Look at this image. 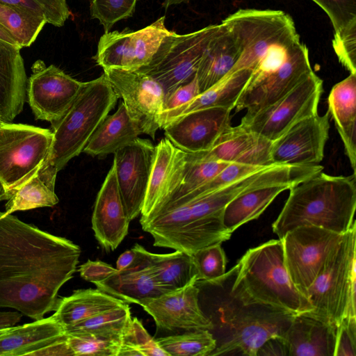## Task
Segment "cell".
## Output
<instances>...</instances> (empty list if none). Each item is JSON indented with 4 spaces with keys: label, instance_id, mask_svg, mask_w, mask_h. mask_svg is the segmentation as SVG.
Here are the masks:
<instances>
[{
    "label": "cell",
    "instance_id": "34",
    "mask_svg": "<svg viewBox=\"0 0 356 356\" xmlns=\"http://www.w3.org/2000/svg\"><path fill=\"white\" fill-rule=\"evenodd\" d=\"M132 319L129 303L102 312L65 328L66 333L85 334L121 341Z\"/></svg>",
    "mask_w": 356,
    "mask_h": 356
},
{
    "label": "cell",
    "instance_id": "3",
    "mask_svg": "<svg viewBox=\"0 0 356 356\" xmlns=\"http://www.w3.org/2000/svg\"><path fill=\"white\" fill-rule=\"evenodd\" d=\"M289 190L272 225L280 239L300 226L313 225L343 234L355 223V174L333 176L321 171Z\"/></svg>",
    "mask_w": 356,
    "mask_h": 356
},
{
    "label": "cell",
    "instance_id": "13",
    "mask_svg": "<svg viewBox=\"0 0 356 356\" xmlns=\"http://www.w3.org/2000/svg\"><path fill=\"white\" fill-rule=\"evenodd\" d=\"M118 97L123 99L127 113L139 130L155 139L160 128L165 94L162 87L149 75L115 68L104 70Z\"/></svg>",
    "mask_w": 356,
    "mask_h": 356
},
{
    "label": "cell",
    "instance_id": "51",
    "mask_svg": "<svg viewBox=\"0 0 356 356\" xmlns=\"http://www.w3.org/2000/svg\"><path fill=\"white\" fill-rule=\"evenodd\" d=\"M138 260V256L136 250L133 247L122 253L117 261L116 268L119 270L127 269L134 266Z\"/></svg>",
    "mask_w": 356,
    "mask_h": 356
},
{
    "label": "cell",
    "instance_id": "55",
    "mask_svg": "<svg viewBox=\"0 0 356 356\" xmlns=\"http://www.w3.org/2000/svg\"><path fill=\"white\" fill-rule=\"evenodd\" d=\"M9 198V194L4 185L0 180V202L7 200Z\"/></svg>",
    "mask_w": 356,
    "mask_h": 356
},
{
    "label": "cell",
    "instance_id": "24",
    "mask_svg": "<svg viewBox=\"0 0 356 356\" xmlns=\"http://www.w3.org/2000/svg\"><path fill=\"white\" fill-rule=\"evenodd\" d=\"M336 329L306 312L295 315L284 336L289 356H334Z\"/></svg>",
    "mask_w": 356,
    "mask_h": 356
},
{
    "label": "cell",
    "instance_id": "22",
    "mask_svg": "<svg viewBox=\"0 0 356 356\" xmlns=\"http://www.w3.org/2000/svg\"><path fill=\"white\" fill-rule=\"evenodd\" d=\"M186 163V153L168 138L155 146V155L147 189L140 212L147 216L165 202L181 184Z\"/></svg>",
    "mask_w": 356,
    "mask_h": 356
},
{
    "label": "cell",
    "instance_id": "56",
    "mask_svg": "<svg viewBox=\"0 0 356 356\" xmlns=\"http://www.w3.org/2000/svg\"><path fill=\"white\" fill-rule=\"evenodd\" d=\"M13 326L11 327H0V338H1L3 336L6 334L8 332H10Z\"/></svg>",
    "mask_w": 356,
    "mask_h": 356
},
{
    "label": "cell",
    "instance_id": "41",
    "mask_svg": "<svg viewBox=\"0 0 356 356\" xmlns=\"http://www.w3.org/2000/svg\"><path fill=\"white\" fill-rule=\"evenodd\" d=\"M0 3L20 8L56 26H62L70 15L66 0H0Z\"/></svg>",
    "mask_w": 356,
    "mask_h": 356
},
{
    "label": "cell",
    "instance_id": "37",
    "mask_svg": "<svg viewBox=\"0 0 356 356\" xmlns=\"http://www.w3.org/2000/svg\"><path fill=\"white\" fill-rule=\"evenodd\" d=\"M169 356H209L216 347L210 330H195L156 339Z\"/></svg>",
    "mask_w": 356,
    "mask_h": 356
},
{
    "label": "cell",
    "instance_id": "16",
    "mask_svg": "<svg viewBox=\"0 0 356 356\" xmlns=\"http://www.w3.org/2000/svg\"><path fill=\"white\" fill-rule=\"evenodd\" d=\"M154 155L152 142L139 137L114 153L118 188L130 221L140 214Z\"/></svg>",
    "mask_w": 356,
    "mask_h": 356
},
{
    "label": "cell",
    "instance_id": "47",
    "mask_svg": "<svg viewBox=\"0 0 356 356\" xmlns=\"http://www.w3.org/2000/svg\"><path fill=\"white\" fill-rule=\"evenodd\" d=\"M334 356H356V318H344L337 327Z\"/></svg>",
    "mask_w": 356,
    "mask_h": 356
},
{
    "label": "cell",
    "instance_id": "5",
    "mask_svg": "<svg viewBox=\"0 0 356 356\" xmlns=\"http://www.w3.org/2000/svg\"><path fill=\"white\" fill-rule=\"evenodd\" d=\"M118 98L104 73L83 82L65 113L51 124L53 140L44 163L59 172L82 152L94 132L114 108Z\"/></svg>",
    "mask_w": 356,
    "mask_h": 356
},
{
    "label": "cell",
    "instance_id": "25",
    "mask_svg": "<svg viewBox=\"0 0 356 356\" xmlns=\"http://www.w3.org/2000/svg\"><path fill=\"white\" fill-rule=\"evenodd\" d=\"M138 256V262L132 267L113 272L100 282L97 288L127 303H136L155 298L165 292L157 284L147 264L143 252V246L134 245Z\"/></svg>",
    "mask_w": 356,
    "mask_h": 356
},
{
    "label": "cell",
    "instance_id": "57",
    "mask_svg": "<svg viewBox=\"0 0 356 356\" xmlns=\"http://www.w3.org/2000/svg\"><path fill=\"white\" fill-rule=\"evenodd\" d=\"M2 122H1V121L0 120V125L1 124V123H2Z\"/></svg>",
    "mask_w": 356,
    "mask_h": 356
},
{
    "label": "cell",
    "instance_id": "9",
    "mask_svg": "<svg viewBox=\"0 0 356 356\" xmlns=\"http://www.w3.org/2000/svg\"><path fill=\"white\" fill-rule=\"evenodd\" d=\"M53 132L24 124L0 125V180L8 192L32 177L47 159Z\"/></svg>",
    "mask_w": 356,
    "mask_h": 356
},
{
    "label": "cell",
    "instance_id": "14",
    "mask_svg": "<svg viewBox=\"0 0 356 356\" xmlns=\"http://www.w3.org/2000/svg\"><path fill=\"white\" fill-rule=\"evenodd\" d=\"M32 71L26 88L29 104L36 119L51 124L65 113L83 82L54 65L46 67L40 60L33 65Z\"/></svg>",
    "mask_w": 356,
    "mask_h": 356
},
{
    "label": "cell",
    "instance_id": "2",
    "mask_svg": "<svg viewBox=\"0 0 356 356\" xmlns=\"http://www.w3.org/2000/svg\"><path fill=\"white\" fill-rule=\"evenodd\" d=\"M278 179L277 171L268 166L202 195L169 199L141 216L140 226L153 238L154 246L191 255L229 239L232 234L222 223V212L228 203L243 192L276 183Z\"/></svg>",
    "mask_w": 356,
    "mask_h": 356
},
{
    "label": "cell",
    "instance_id": "29",
    "mask_svg": "<svg viewBox=\"0 0 356 356\" xmlns=\"http://www.w3.org/2000/svg\"><path fill=\"white\" fill-rule=\"evenodd\" d=\"M299 183L284 181L257 187L238 195L225 207L222 223L232 234L239 227L255 220L282 192Z\"/></svg>",
    "mask_w": 356,
    "mask_h": 356
},
{
    "label": "cell",
    "instance_id": "46",
    "mask_svg": "<svg viewBox=\"0 0 356 356\" xmlns=\"http://www.w3.org/2000/svg\"><path fill=\"white\" fill-rule=\"evenodd\" d=\"M329 17L334 32L356 20V0H312Z\"/></svg>",
    "mask_w": 356,
    "mask_h": 356
},
{
    "label": "cell",
    "instance_id": "15",
    "mask_svg": "<svg viewBox=\"0 0 356 356\" xmlns=\"http://www.w3.org/2000/svg\"><path fill=\"white\" fill-rule=\"evenodd\" d=\"M313 72L305 46L280 68L250 76L238 98L236 112L245 109V115H250L273 104Z\"/></svg>",
    "mask_w": 356,
    "mask_h": 356
},
{
    "label": "cell",
    "instance_id": "52",
    "mask_svg": "<svg viewBox=\"0 0 356 356\" xmlns=\"http://www.w3.org/2000/svg\"><path fill=\"white\" fill-rule=\"evenodd\" d=\"M22 316L19 312H0V327H11L18 323Z\"/></svg>",
    "mask_w": 356,
    "mask_h": 356
},
{
    "label": "cell",
    "instance_id": "35",
    "mask_svg": "<svg viewBox=\"0 0 356 356\" xmlns=\"http://www.w3.org/2000/svg\"><path fill=\"white\" fill-rule=\"evenodd\" d=\"M259 137V135L239 124L236 127L232 126L222 134L209 150L191 154L200 160L232 163L250 149Z\"/></svg>",
    "mask_w": 356,
    "mask_h": 356
},
{
    "label": "cell",
    "instance_id": "19",
    "mask_svg": "<svg viewBox=\"0 0 356 356\" xmlns=\"http://www.w3.org/2000/svg\"><path fill=\"white\" fill-rule=\"evenodd\" d=\"M231 111L212 107L186 113L163 129L165 138L184 152H207L232 127Z\"/></svg>",
    "mask_w": 356,
    "mask_h": 356
},
{
    "label": "cell",
    "instance_id": "54",
    "mask_svg": "<svg viewBox=\"0 0 356 356\" xmlns=\"http://www.w3.org/2000/svg\"><path fill=\"white\" fill-rule=\"evenodd\" d=\"M190 0H164L163 6L167 10L170 6L172 5H177L183 2H186Z\"/></svg>",
    "mask_w": 356,
    "mask_h": 356
},
{
    "label": "cell",
    "instance_id": "53",
    "mask_svg": "<svg viewBox=\"0 0 356 356\" xmlns=\"http://www.w3.org/2000/svg\"><path fill=\"white\" fill-rule=\"evenodd\" d=\"M0 39H2L13 45H17V43L13 35L3 26L0 24Z\"/></svg>",
    "mask_w": 356,
    "mask_h": 356
},
{
    "label": "cell",
    "instance_id": "17",
    "mask_svg": "<svg viewBox=\"0 0 356 356\" xmlns=\"http://www.w3.org/2000/svg\"><path fill=\"white\" fill-rule=\"evenodd\" d=\"M192 282L179 289L138 302L154 320L156 327L166 332L211 330L214 325L199 305L200 289Z\"/></svg>",
    "mask_w": 356,
    "mask_h": 356
},
{
    "label": "cell",
    "instance_id": "4",
    "mask_svg": "<svg viewBox=\"0 0 356 356\" xmlns=\"http://www.w3.org/2000/svg\"><path fill=\"white\" fill-rule=\"evenodd\" d=\"M229 295L244 305H257L297 315L312 307L292 282L281 239L249 249L234 268Z\"/></svg>",
    "mask_w": 356,
    "mask_h": 356
},
{
    "label": "cell",
    "instance_id": "8",
    "mask_svg": "<svg viewBox=\"0 0 356 356\" xmlns=\"http://www.w3.org/2000/svg\"><path fill=\"white\" fill-rule=\"evenodd\" d=\"M219 24L179 35L172 31L161 43L151 61L138 71L145 73L162 87L165 98L196 74L204 52Z\"/></svg>",
    "mask_w": 356,
    "mask_h": 356
},
{
    "label": "cell",
    "instance_id": "38",
    "mask_svg": "<svg viewBox=\"0 0 356 356\" xmlns=\"http://www.w3.org/2000/svg\"><path fill=\"white\" fill-rule=\"evenodd\" d=\"M229 163H230L225 161L200 160L193 154L186 153V163L182 180L169 199L183 196L204 185L220 173Z\"/></svg>",
    "mask_w": 356,
    "mask_h": 356
},
{
    "label": "cell",
    "instance_id": "11",
    "mask_svg": "<svg viewBox=\"0 0 356 356\" xmlns=\"http://www.w3.org/2000/svg\"><path fill=\"white\" fill-rule=\"evenodd\" d=\"M343 234L303 225L289 231L281 238L287 272L295 286L306 298L309 287Z\"/></svg>",
    "mask_w": 356,
    "mask_h": 356
},
{
    "label": "cell",
    "instance_id": "42",
    "mask_svg": "<svg viewBox=\"0 0 356 356\" xmlns=\"http://www.w3.org/2000/svg\"><path fill=\"white\" fill-rule=\"evenodd\" d=\"M92 19L99 20L104 33L118 21L133 15L137 0H89Z\"/></svg>",
    "mask_w": 356,
    "mask_h": 356
},
{
    "label": "cell",
    "instance_id": "21",
    "mask_svg": "<svg viewBox=\"0 0 356 356\" xmlns=\"http://www.w3.org/2000/svg\"><path fill=\"white\" fill-rule=\"evenodd\" d=\"M91 222L95 237L106 252L115 250L128 234L130 220L124 207L113 161L97 195Z\"/></svg>",
    "mask_w": 356,
    "mask_h": 356
},
{
    "label": "cell",
    "instance_id": "28",
    "mask_svg": "<svg viewBox=\"0 0 356 356\" xmlns=\"http://www.w3.org/2000/svg\"><path fill=\"white\" fill-rule=\"evenodd\" d=\"M239 54L240 49L233 33L224 24H220L196 72L200 93L225 77L236 63Z\"/></svg>",
    "mask_w": 356,
    "mask_h": 356
},
{
    "label": "cell",
    "instance_id": "10",
    "mask_svg": "<svg viewBox=\"0 0 356 356\" xmlns=\"http://www.w3.org/2000/svg\"><path fill=\"white\" fill-rule=\"evenodd\" d=\"M323 81L314 72L273 104L250 115L241 124L270 141L300 120L318 113Z\"/></svg>",
    "mask_w": 356,
    "mask_h": 356
},
{
    "label": "cell",
    "instance_id": "26",
    "mask_svg": "<svg viewBox=\"0 0 356 356\" xmlns=\"http://www.w3.org/2000/svg\"><path fill=\"white\" fill-rule=\"evenodd\" d=\"M251 74V70L244 69L227 74L217 83L200 93L192 100L161 114L159 119L160 128L163 129L170 122L197 110L212 107L232 110Z\"/></svg>",
    "mask_w": 356,
    "mask_h": 356
},
{
    "label": "cell",
    "instance_id": "1",
    "mask_svg": "<svg viewBox=\"0 0 356 356\" xmlns=\"http://www.w3.org/2000/svg\"><path fill=\"white\" fill-rule=\"evenodd\" d=\"M81 252L72 241L0 211V307L34 321L55 311Z\"/></svg>",
    "mask_w": 356,
    "mask_h": 356
},
{
    "label": "cell",
    "instance_id": "33",
    "mask_svg": "<svg viewBox=\"0 0 356 356\" xmlns=\"http://www.w3.org/2000/svg\"><path fill=\"white\" fill-rule=\"evenodd\" d=\"M143 252L156 282L165 293L198 281L191 255L179 250L167 254L152 253L144 247Z\"/></svg>",
    "mask_w": 356,
    "mask_h": 356
},
{
    "label": "cell",
    "instance_id": "43",
    "mask_svg": "<svg viewBox=\"0 0 356 356\" xmlns=\"http://www.w3.org/2000/svg\"><path fill=\"white\" fill-rule=\"evenodd\" d=\"M67 334V344L72 356H118L121 341L85 334Z\"/></svg>",
    "mask_w": 356,
    "mask_h": 356
},
{
    "label": "cell",
    "instance_id": "6",
    "mask_svg": "<svg viewBox=\"0 0 356 356\" xmlns=\"http://www.w3.org/2000/svg\"><path fill=\"white\" fill-rule=\"evenodd\" d=\"M356 223L345 233L309 287L306 312L337 328L344 318H356Z\"/></svg>",
    "mask_w": 356,
    "mask_h": 356
},
{
    "label": "cell",
    "instance_id": "23",
    "mask_svg": "<svg viewBox=\"0 0 356 356\" xmlns=\"http://www.w3.org/2000/svg\"><path fill=\"white\" fill-rule=\"evenodd\" d=\"M20 48L0 39V120L10 123L22 111L27 77Z\"/></svg>",
    "mask_w": 356,
    "mask_h": 356
},
{
    "label": "cell",
    "instance_id": "50",
    "mask_svg": "<svg viewBox=\"0 0 356 356\" xmlns=\"http://www.w3.org/2000/svg\"><path fill=\"white\" fill-rule=\"evenodd\" d=\"M289 356L284 337H273L266 341L259 348L257 356Z\"/></svg>",
    "mask_w": 356,
    "mask_h": 356
},
{
    "label": "cell",
    "instance_id": "18",
    "mask_svg": "<svg viewBox=\"0 0 356 356\" xmlns=\"http://www.w3.org/2000/svg\"><path fill=\"white\" fill-rule=\"evenodd\" d=\"M329 112L305 118L272 141L273 164L316 165L324 157L329 138Z\"/></svg>",
    "mask_w": 356,
    "mask_h": 356
},
{
    "label": "cell",
    "instance_id": "32",
    "mask_svg": "<svg viewBox=\"0 0 356 356\" xmlns=\"http://www.w3.org/2000/svg\"><path fill=\"white\" fill-rule=\"evenodd\" d=\"M124 302L98 288L79 289L70 296L59 298L53 316L65 329Z\"/></svg>",
    "mask_w": 356,
    "mask_h": 356
},
{
    "label": "cell",
    "instance_id": "20",
    "mask_svg": "<svg viewBox=\"0 0 356 356\" xmlns=\"http://www.w3.org/2000/svg\"><path fill=\"white\" fill-rule=\"evenodd\" d=\"M72 356L64 327L51 315L13 326L0 338V356Z\"/></svg>",
    "mask_w": 356,
    "mask_h": 356
},
{
    "label": "cell",
    "instance_id": "7",
    "mask_svg": "<svg viewBox=\"0 0 356 356\" xmlns=\"http://www.w3.org/2000/svg\"><path fill=\"white\" fill-rule=\"evenodd\" d=\"M234 300V307H225V336L216 343L209 356H257L259 348L268 339L284 337L295 316L273 308L244 305Z\"/></svg>",
    "mask_w": 356,
    "mask_h": 356
},
{
    "label": "cell",
    "instance_id": "44",
    "mask_svg": "<svg viewBox=\"0 0 356 356\" xmlns=\"http://www.w3.org/2000/svg\"><path fill=\"white\" fill-rule=\"evenodd\" d=\"M264 168L266 167H257L238 162H232L211 180L181 197L190 198L206 194Z\"/></svg>",
    "mask_w": 356,
    "mask_h": 356
},
{
    "label": "cell",
    "instance_id": "40",
    "mask_svg": "<svg viewBox=\"0 0 356 356\" xmlns=\"http://www.w3.org/2000/svg\"><path fill=\"white\" fill-rule=\"evenodd\" d=\"M221 244L206 246L191 254L198 281L215 284L225 275L227 259Z\"/></svg>",
    "mask_w": 356,
    "mask_h": 356
},
{
    "label": "cell",
    "instance_id": "36",
    "mask_svg": "<svg viewBox=\"0 0 356 356\" xmlns=\"http://www.w3.org/2000/svg\"><path fill=\"white\" fill-rule=\"evenodd\" d=\"M47 24L25 10L0 3V24L15 38L20 49L29 47Z\"/></svg>",
    "mask_w": 356,
    "mask_h": 356
},
{
    "label": "cell",
    "instance_id": "12",
    "mask_svg": "<svg viewBox=\"0 0 356 356\" xmlns=\"http://www.w3.org/2000/svg\"><path fill=\"white\" fill-rule=\"evenodd\" d=\"M163 16L136 31H113L100 38L94 57L104 70L115 68L136 71L146 66L156 54L163 40L170 35Z\"/></svg>",
    "mask_w": 356,
    "mask_h": 356
},
{
    "label": "cell",
    "instance_id": "45",
    "mask_svg": "<svg viewBox=\"0 0 356 356\" xmlns=\"http://www.w3.org/2000/svg\"><path fill=\"white\" fill-rule=\"evenodd\" d=\"M332 47L339 62L350 73L356 74V20L334 32Z\"/></svg>",
    "mask_w": 356,
    "mask_h": 356
},
{
    "label": "cell",
    "instance_id": "39",
    "mask_svg": "<svg viewBox=\"0 0 356 356\" xmlns=\"http://www.w3.org/2000/svg\"><path fill=\"white\" fill-rule=\"evenodd\" d=\"M118 356H169L145 330L142 323L132 318L122 340Z\"/></svg>",
    "mask_w": 356,
    "mask_h": 356
},
{
    "label": "cell",
    "instance_id": "48",
    "mask_svg": "<svg viewBox=\"0 0 356 356\" xmlns=\"http://www.w3.org/2000/svg\"><path fill=\"white\" fill-rule=\"evenodd\" d=\"M200 93V91L195 74L191 81L179 86L165 98L163 109L161 114L188 102Z\"/></svg>",
    "mask_w": 356,
    "mask_h": 356
},
{
    "label": "cell",
    "instance_id": "31",
    "mask_svg": "<svg viewBox=\"0 0 356 356\" xmlns=\"http://www.w3.org/2000/svg\"><path fill=\"white\" fill-rule=\"evenodd\" d=\"M140 134L122 102L113 115H108L92 134L83 152L99 158L115 153Z\"/></svg>",
    "mask_w": 356,
    "mask_h": 356
},
{
    "label": "cell",
    "instance_id": "27",
    "mask_svg": "<svg viewBox=\"0 0 356 356\" xmlns=\"http://www.w3.org/2000/svg\"><path fill=\"white\" fill-rule=\"evenodd\" d=\"M327 104V111L334 121L345 153L355 174L356 74L350 73L332 88Z\"/></svg>",
    "mask_w": 356,
    "mask_h": 356
},
{
    "label": "cell",
    "instance_id": "49",
    "mask_svg": "<svg viewBox=\"0 0 356 356\" xmlns=\"http://www.w3.org/2000/svg\"><path fill=\"white\" fill-rule=\"evenodd\" d=\"M115 270L116 268L99 260H88L78 269L83 279L94 284L105 280Z\"/></svg>",
    "mask_w": 356,
    "mask_h": 356
},
{
    "label": "cell",
    "instance_id": "30",
    "mask_svg": "<svg viewBox=\"0 0 356 356\" xmlns=\"http://www.w3.org/2000/svg\"><path fill=\"white\" fill-rule=\"evenodd\" d=\"M58 172L44 163L28 180L8 192L5 211L12 213L57 204L59 200L55 193V184Z\"/></svg>",
    "mask_w": 356,
    "mask_h": 356
}]
</instances>
